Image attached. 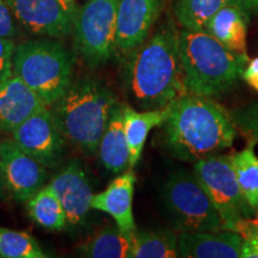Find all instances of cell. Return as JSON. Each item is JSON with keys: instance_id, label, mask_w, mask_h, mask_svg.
Returning <instances> with one entry per match:
<instances>
[{"instance_id": "27", "label": "cell", "mask_w": 258, "mask_h": 258, "mask_svg": "<svg viewBox=\"0 0 258 258\" xmlns=\"http://www.w3.org/2000/svg\"><path fill=\"white\" fill-rule=\"evenodd\" d=\"M233 232L243 239L241 258H258V219H244L235 226Z\"/></svg>"}, {"instance_id": "20", "label": "cell", "mask_w": 258, "mask_h": 258, "mask_svg": "<svg viewBox=\"0 0 258 258\" xmlns=\"http://www.w3.org/2000/svg\"><path fill=\"white\" fill-rule=\"evenodd\" d=\"M132 233H125L117 225L108 226L97 232L77 247L80 257L90 258H129Z\"/></svg>"}, {"instance_id": "28", "label": "cell", "mask_w": 258, "mask_h": 258, "mask_svg": "<svg viewBox=\"0 0 258 258\" xmlns=\"http://www.w3.org/2000/svg\"><path fill=\"white\" fill-rule=\"evenodd\" d=\"M15 48L14 40L0 36V82L9 78L12 74Z\"/></svg>"}, {"instance_id": "21", "label": "cell", "mask_w": 258, "mask_h": 258, "mask_svg": "<svg viewBox=\"0 0 258 258\" xmlns=\"http://www.w3.org/2000/svg\"><path fill=\"white\" fill-rule=\"evenodd\" d=\"M178 237L173 231L154 230L132 233L129 258H177L179 257Z\"/></svg>"}, {"instance_id": "31", "label": "cell", "mask_w": 258, "mask_h": 258, "mask_svg": "<svg viewBox=\"0 0 258 258\" xmlns=\"http://www.w3.org/2000/svg\"><path fill=\"white\" fill-rule=\"evenodd\" d=\"M249 14H258V0H235Z\"/></svg>"}, {"instance_id": "23", "label": "cell", "mask_w": 258, "mask_h": 258, "mask_svg": "<svg viewBox=\"0 0 258 258\" xmlns=\"http://www.w3.org/2000/svg\"><path fill=\"white\" fill-rule=\"evenodd\" d=\"M253 147L254 145L249 144L240 152L231 154V161L245 201L256 214L258 212V157Z\"/></svg>"}, {"instance_id": "14", "label": "cell", "mask_w": 258, "mask_h": 258, "mask_svg": "<svg viewBox=\"0 0 258 258\" xmlns=\"http://www.w3.org/2000/svg\"><path fill=\"white\" fill-rule=\"evenodd\" d=\"M48 106L34 90L12 73L0 82V132L11 134L19 124Z\"/></svg>"}, {"instance_id": "2", "label": "cell", "mask_w": 258, "mask_h": 258, "mask_svg": "<svg viewBox=\"0 0 258 258\" xmlns=\"http://www.w3.org/2000/svg\"><path fill=\"white\" fill-rule=\"evenodd\" d=\"M163 129L167 150L186 163L231 148L237 134L230 111L211 98L190 93L171 103Z\"/></svg>"}, {"instance_id": "3", "label": "cell", "mask_w": 258, "mask_h": 258, "mask_svg": "<svg viewBox=\"0 0 258 258\" xmlns=\"http://www.w3.org/2000/svg\"><path fill=\"white\" fill-rule=\"evenodd\" d=\"M117 103L115 93L91 76L73 79L60 99L50 106L63 138L86 156H93Z\"/></svg>"}, {"instance_id": "4", "label": "cell", "mask_w": 258, "mask_h": 258, "mask_svg": "<svg viewBox=\"0 0 258 258\" xmlns=\"http://www.w3.org/2000/svg\"><path fill=\"white\" fill-rule=\"evenodd\" d=\"M179 50L186 92L206 98L230 91L249 61L237 56L206 30H179Z\"/></svg>"}, {"instance_id": "1", "label": "cell", "mask_w": 258, "mask_h": 258, "mask_svg": "<svg viewBox=\"0 0 258 258\" xmlns=\"http://www.w3.org/2000/svg\"><path fill=\"white\" fill-rule=\"evenodd\" d=\"M125 85L134 104L143 110L165 108L186 89L179 50V30L166 17L127 55Z\"/></svg>"}, {"instance_id": "24", "label": "cell", "mask_w": 258, "mask_h": 258, "mask_svg": "<svg viewBox=\"0 0 258 258\" xmlns=\"http://www.w3.org/2000/svg\"><path fill=\"white\" fill-rule=\"evenodd\" d=\"M235 0H175L177 23L186 30H205L208 21L221 8Z\"/></svg>"}, {"instance_id": "29", "label": "cell", "mask_w": 258, "mask_h": 258, "mask_svg": "<svg viewBox=\"0 0 258 258\" xmlns=\"http://www.w3.org/2000/svg\"><path fill=\"white\" fill-rule=\"evenodd\" d=\"M15 21L6 0H0V36L11 40L17 36V27Z\"/></svg>"}, {"instance_id": "17", "label": "cell", "mask_w": 258, "mask_h": 258, "mask_svg": "<svg viewBox=\"0 0 258 258\" xmlns=\"http://www.w3.org/2000/svg\"><path fill=\"white\" fill-rule=\"evenodd\" d=\"M247 25L249 12L237 2H232L209 19L205 30L235 55L249 61L246 53Z\"/></svg>"}, {"instance_id": "33", "label": "cell", "mask_w": 258, "mask_h": 258, "mask_svg": "<svg viewBox=\"0 0 258 258\" xmlns=\"http://www.w3.org/2000/svg\"><path fill=\"white\" fill-rule=\"evenodd\" d=\"M6 192V188H5V183H4V178H3L2 171H0V199H3L5 196Z\"/></svg>"}, {"instance_id": "11", "label": "cell", "mask_w": 258, "mask_h": 258, "mask_svg": "<svg viewBox=\"0 0 258 258\" xmlns=\"http://www.w3.org/2000/svg\"><path fill=\"white\" fill-rule=\"evenodd\" d=\"M16 21L31 35L64 38L72 34L73 15L61 0H6Z\"/></svg>"}, {"instance_id": "25", "label": "cell", "mask_w": 258, "mask_h": 258, "mask_svg": "<svg viewBox=\"0 0 258 258\" xmlns=\"http://www.w3.org/2000/svg\"><path fill=\"white\" fill-rule=\"evenodd\" d=\"M37 240L28 232L0 227V258H46Z\"/></svg>"}, {"instance_id": "6", "label": "cell", "mask_w": 258, "mask_h": 258, "mask_svg": "<svg viewBox=\"0 0 258 258\" xmlns=\"http://www.w3.org/2000/svg\"><path fill=\"white\" fill-rule=\"evenodd\" d=\"M161 198L180 233L224 230L211 198L194 172L177 170L171 173L163 185Z\"/></svg>"}, {"instance_id": "5", "label": "cell", "mask_w": 258, "mask_h": 258, "mask_svg": "<svg viewBox=\"0 0 258 258\" xmlns=\"http://www.w3.org/2000/svg\"><path fill=\"white\" fill-rule=\"evenodd\" d=\"M12 73L51 106L73 82V55L56 38H36L15 48Z\"/></svg>"}, {"instance_id": "15", "label": "cell", "mask_w": 258, "mask_h": 258, "mask_svg": "<svg viewBox=\"0 0 258 258\" xmlns=\"http://www.w3.org/2000/svg\"><path fill=\"white\" fill-rule=\"evenodd\" d=\"M137 177L133 169L123 171L110 182L104 191L93 194L91 208L104 212L115 220V224L125 233L137 230L133 214V199Z\"/></svg>"}, {"instance_id": "32", "label": "cell", "mask_w": 258, "mask_h": 258, "mask_svg": "<svg viewBox=\"0 0 258 258\" xmlns=\"http://www.w3.org/2000/svg\"><path fill=\"white\" fill-rule=\"evenodd\" d=\"M61 2H62L63 4L67 6V9L70 10V12L73 15V17H74V15H76V11H77L76 3H74V0H61Z\"/></svg>"}, {"instance_id": "7", "label": "cell", "mask_w": 258, "mask_h": 258, "mask_svg": "<svg viewBox=\"0 0 258 258\" xmlns=\"http://www.w3.org/2000/svg\"><path fill=\"white\" fill-rule=\"evenodd\" d=\"M118 0H89L73 17L74 54L89 69L103 66L116 54Z\"/></svg>"}, {"instance_id": "26", "label": "cell", "mask_w": 258, "mask_h": 258, "mask_svg": "<svg viewBox=\"0 0 258 258\" xmlns=\"http://www.w3.org/2000/svg\"><path fill=\"white\" fill-rule=\"evenodd\" d=\"M235 131L249 141V144H258V103L246 105L244 108L230 111Z\"/></svg>"}, {"instance_id": "10", "label": "cell", "mask_w": 258, "mask_h": 258, "mask_svg": "<svg viewBox=\"0 0 258 258\" xmlns=\"http://www.w3.org/2000/svg\"><path fill=\"white\" fill-rule=\"evenodd\" d=\"M0 171L6 191L19 202H27L46 185V166L24 152L12 139L0 141Z\"/></svg>"}, {"instance_id": "19", "label": "cell", "mask_w": 258, "mask_h": 258, "mask_svg": "<svg viewBox=\"0 0 258 258\" xmlns=\"http://www.w3.org/2000/svg\"><path fill=\"white\" fill-rule=\"evenodd\" d=\"M169 115L170 104L165 108L144 111H137L132 106L123 105L124 133L129 148V169H134L140 160L151 129L163 125Z\"/></svg>"}, {"instance_id": "12", "label": "cell", "mask_w": 258, "mask_h": 258, "mask_svg": "<svg viewBox=\"0 0 258 258\" xmlns=\"http://www.w3.org/2000/svg\"><path fill=\"white\" fill-rule=\"evenodd\" d=\"M165 0H118L116 12V53L127 56L151 34Z\"/></svg>"}, {"instance_id": "8", "label": "cell", "mask_w": 258, "mask_h": 258, "mask_svg": "<svg viewBox=\"0 0 258 258\" xmlns=\"http://www.w3.org/2000/svg\"><path fill=\"white\" fill-rule=\"evenodd\" d=\"M192 172L211 198L224 230L234 231L241 220L254 214L241 194L231 154L219 153L198 160Z\"/></svg>"}, {"instance_id": "9", "label": "cell", "mask_w": 258, "mask_h": 258, "mask_svg": "<svg viewBox=\"0 0 258 258\" xmlns=\"http://www.w3.org/2000/svg\"><path fill=\"white\" fill-rule=\"evenodd\" d=\"M12 140L43 166L59 164L64 151V140L53 112L48 109L30 116L11 133Z\"/></svg>"}, {"instance_id": "30", "label": "cell", "mask_w": 258, "mask_h": 258, "mask_svg": "<svg viewBox=\"0 0 258 258\" xmlns=\"http://www.w3.org/2000/svg\"><path fill=\"white\" fill-rule=\"evenodd\" d=\"M245 83L253 89L254 91L258 92V56L254 57L253 60H250L246 63L243 71V77Z\"/></svg>"}, {"instance_id": "16", "label": "cell", "mask_w": 258, "mask_h": 258, "mask_svg": "<svg viewBox=\"0 0 258 258\" xmlns=\"http://www.w3.org/2000/svg\"><path fill=\"white\" fill-rule=\"evenodd\" d=\"M243 239L228 230L183 232L178 237L179 257L241 258Z\"/></svg>"}, {"instance_id": "18", "label": "cell", "mask_w": 258, "mask_h": 258, "mask_svg": "<svg viewBox=\"0 0 258 258\" xmlns=\"http://www.w3.org/2000/svg\"><path fill=\"white\" fill-rule=\"evenodd\" d=\"M123 103H116L98 145V158L109 172L120 175L129 169V148L124 133Z\"/></svg>"}, {"instance_id": "13", "label": "cell", "mask_w": 258, "mask_h": 258, "mask_svg": "<svg viewBox=\"0 0 258 258\" xmlns=\"http://www.w3.org/2000/svg\"><path fill=\"white\" fill-rule=\"evenodd\" d=\"M57 196L66 213L67 226L84 224L91 209L93 196L88 175L79 161H71L48 183Z\"/></svg>"}, {"instance_id": "22", "label": "cell", "mask_w": 258, "mask_h": 258, "mask_svg": "<svg viewBox=\"0 0 258 258\" xmlns=\"http://www.w3.org/2000/svg\"><path fill=\"white\" fill-rule=\"evenodd\" d=\"M27 207L30 218L41 227L50 231H61L67 227L66 213L59 196L49 184L28 200Z\"/></svg>"}, {"instance_id": "34", "label": "cell", "mask_w": 258, "mask_h": 258, "mask_svg": "<svg viewBox=\"0 0 258 258\" xmlns=\"http://www.w3.org/2000/svg\"><path fill=\"white\" fill-rule=\"evenodd\" d=\"M256 214H257V219H258V212H257V213H256Z\"/></svg>"}]
</instances>
